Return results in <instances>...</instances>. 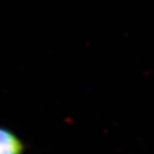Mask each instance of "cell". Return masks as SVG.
Returning a JSON list of instances; mask_svg holds the SVG:
<instances>
[{
  "label": "cell",
  "instance_id": "6da1fadb",
  "mask_svg": "<svg viewBox=\"0 0 154 154\" xmlns=\"http://www.w3.org/2000/svg\"><path fill=\"white\" fill-rule=\"evenodd\" d=\"M24 143L11 131L0 127V154H23Z\"/></svg>",
  "mask_w": 154,
  "mask_h": 154
}]
</instances>
